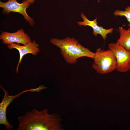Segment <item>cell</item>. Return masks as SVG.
Instances as JSON below:
<instances>
[{"mask_svg": "<svg viewBox=\"0 0 130 130\" xmlns=\"http://www.w3.org/2000/svg\"><path fill=\"white\" fill-rule=\"evenodd\" d=\"M35 0H28L29 2L31 4L33 3Z\"/></svg>", "mask_w": 130, "mask_h": 130, "instance_id": "7c38bea8", "label": "cell"}, {"mask_svg": "<svg viewBox=\"0 0 130 130\" xmlns=\"http://www.w3.org/2000/svg\"><path fill=\"white\" fill-rule=\"evenodd\" d=\"M92 67L98 73L105 74L116 69L117 60L112 51H104L99 48L95 52Z\"/></svg>", "mask_w": 130, "mask_h": 130, "instance_id": "3957f363", "label": "cell"}, {"mask_svg": "<svg viewBox=\"0 0 130 130\" xmlns=\"http://www.w3.org/2000/svg\"><path fill=\"white\" fill-rule=\"evenodd\" d=\"M0 39L3 43L7 45L16 43L25 45L32 41L29 36L25 33L23 29L13 33L2 31Z\"/></svg>", "mask_w": 130, "mask_h": 130, "instance_id": "52a82bcc", "label": "cell"}, {"mask_svg": "<svg viewBox=\"0 0 130 130\" xmlns=\"http://www.w3.org/2000/svg\"><path fill=\"white\" fill-rule=\"evenodd\" d=\"M0 87L3 91L4 95L2 99V102L0 104V124L5 125L7 130H10L13 127L8 121L6 117V114L7 108L15 99L18 97L23 93L27 92H39L41 90L45 89L44 85H41L36 88H31L29 90H25L20 93L15 95H10L7 91L6 90L0 85Z\"/></svg>", "mask_w": 130, "mask_h": 130, "instance_id": "277c9868", "label": "cell"}, {"mask_svg": "<svg viewBox=\"0 0 130 130\" xmlns=\"http://www.w3.org/2000/svg\"><path fill=\"white\" fill-rule=\"evenodd\" d=\"M98 2H99V1L98 0H97Z\"/></svg>", "mask_w": 130, "mask_h": 130, "instance_id": "4fadbf2b", "label": "cell"}, {"mask_svg": "<svg viewBox=\"0 0 130 130\" xmlns=\"http://www.w3.org/2000/svg\"><path fill=\"white\" fill-rule=\"evenodd\" d=\"M118 29L120 36L116 43L130 51V28L126 29L119 27Z\"/></svg>", "mask_w": 130, "mask_h": 130, "instance_id": "30bf717a", "label": "cell"}, {"mask_svg": "<svg viewBox=\"0 0 130 130\" xmlns=\"http://www.w3.org/2000/svg\"><path fill=\"white\" fill-rule=\"evenodd\" d=\"M114 15L116 17L124 16L126 18L129 23H130V6H128L124 11L117 9L113 13Z\"/></svg>", "mask_w": 130, "mask_h": 130, "instance_id": "8fae6325", "label": "cell"}, {"mask_svg": "<svg viewBox=\"0 0 130 130\" xmlns=\"http://www.w3.org/2000/svg\"><path fill=\"white\" fill-rule=\"evenodd\" d=\"M30 5L28 0H23L21 3L18 2L17 0H8L6 2L0 1V7L3 9L2 11L3 14L7 15L11 12L19 13L23 16L30 26H33L35 22L26 12V9Z\"/></svg>", "mask_w": 130, "mask_h": 130, "instance_id": "5b68a950", "label": "cell"}, {"mask_svg": "<svg viewBox=\"0 0 130 130\" xmlns=\"http://www.w3.org/2000/svg\"><path fill=\"white\" fill-rule=\"evenodd\" d=\"M9 49H15L19 51L20 55L19 59L16 68V72L18 73V70L20 64L23 56L25 55L31 53L33 55L36 56L40 51L39 45L37 44L36 41L33 40L32 41L23 46L20 45L18 44L12 43L6 45Z\"/></svg>", "mask_w": 130, "mask_h": 130, "instance_id": "ba28073f", "label": "cell"}, {"mask_svg": "<svg viewBox=\"0 0 130 130\" xmlns=\"http://www.w3.org/2000/svg\"><path fill=\"white\" fill-rule=\"evenodd\" d=\"M108 45V48L112 51L116 58L117 71L121 72L128 71L130 70V51L116 43Z\"/></svg>", "mask_w": 130, "mask_h": 130, "instance_id": "8992f818", "label": "cell"}, {"mask_svg": "<svg viewBox=\"0 0 130 130\" xmlns=\"http://www.w3.org/2000/svg\"><path fill=\"white\" fill-rule=\"evenodd\" d=\"M80 16L83 21L78 22V25L80 26H88L91 27L93 29V33L95 36H97L98 34H99L105 41L107 38V35L113 32V29L112 28L106 29L104 28L102 26H98L97 25V18L91 21L88 19L83 13H81Z\"/></svg>", "mask_w": 130, "mask_h": 130, "instance_id": "9c48e42d", "label": "cell"}, {"mask_svg": "<svg viewBox=\"0 0 130 130\" xmlns=\"http://www.w3.org/2000/svg\"><path fill=\"white\" fill-rule=\"evenodd\" d=\"M50 41L59 49L61 54L68 64H75L78 58L83 57L94 58L95 52L81 45L74 38H70L68 36L61 39L52 38Z\"/></svg>", "mask_w": 130, "mask_h": 130, "instance_id": "7a4b0ae2", "label": "cell"}, {"mask_svg": "<svg viewBox=\"0 0 130 130\" xmlns=\"http://www.w3.org/2000/svg\"><path fill=\"white\" fill-rule=\"evenodd\" d=\"M48 109H34L17 118L19 122L17 130H63V120L57 113L49 114Z\"/></svg>", "mask_w": 130, "mask_h": 130, "instance_id": "6da1fadb", "label": "cell"}]
</instances>
